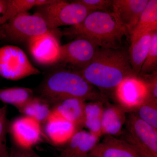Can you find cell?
<instances>
[{"mask_svg": "<svg viewBox=\"0 0 157 157\" xmlns=\"http://www.w3.org/2000/svg\"><path fill=\"white\" fill-rule=\"evenodd\" d=\"M157 31V1L149 0L130 36L131 42L144 34Z\"/></svg>", "mask_w": 157, "mask_h": 157, "instance_id": "ac0fdd59", "label": "cell"}, {"mask_svg": "<svg viewBox=\"0 0 157 157\" xmlns=\"http://www.w3.org/2000/svg\"><path fill=\"white\" fill-rule=\"evenodd\" d=\"M39 93L40 98L52 106L69 98L105 103L107 100L79 73L70 69H59L48 74L40 86Z\"/></svg>", "mask_w": 157, "mask_h": 157, "instance_id": "7a4b0ae2", "label": "cell"}, {"mask_svg": "<svg viewBox=\"0 0 157 157\" xmlns=\"http://www.w3.org/2000/svg\"><path fill=\"white\" fill-rule=\"evenodd\" d=\"M149 0H113L112 13L130 38Z\"/></svg>", "mask_w": 157, "mask_h": 157, "instance_id": "7c38bea8", "label": "cell"}, {"mask_svg": "<svg viewBox=\"0 0 157 157\" xmlns=\"http://www.w3.org/2000/svg\"><path fill=\"white\" fill-rule=\"evenodd\" d=\"M50 105L40 97H34L19 111L24 116L36 121L40 124L44 123L50 115Z\"/></svg>", "mask_w": 157, "mask_h": 157, "instance_id": "603a6c76", "label": "cell"}, {"mask_svg": "<svg viewBox=\"0 0 157 157\" xmlns=\"http://www.w3.org/2000/svg\"><path fill=\"white\" fill-rule=\"evenodd\" d=\"M48 27L55 30L63 26H74L82 22L92 11L80 3L62 0H54L52 3L37 7Z\"/></svg>", "mask_w": 157, "mask_h": 157, "instance_id": "277c9868", "label": "cell"}, {"mask_svg": "<svg viewBox=\"0 0 157 157\" xmlns=\"http://www.w3.org/2000/svg\"><path fill=\"white\" fill-rule=\"evenodd\" d=\"M67 36L90 41L98 48H122L123 39L128 37L125 29L112 13L94 11L77 25L67 28Z\"/></svg>", "mask_w": 157, "mask_h": 157, "instance_id": "3957f363", "label": "cell"}, {"mask_svg": "<svg viewBox=\"0 0 157 157\" xmlns=\"http://www.w3.org/2000/svg\"><path fill=\"white\" fill-rule=\"evenodd\" d=\"M9 132L13 144L21 148H33L42 140L41 124L26 116L16 118L9 122Z\"/></svg>", "mask_w": 157, "mask_h": 157, "instance_id": "9c48e42d", "label": "cell"}, {"mask_svg": "<svg viewBox=\"0 0 157 157\" xmlns=\"http://www.w3.org/2000/svg\"><path fill=\"white\" fill-rule=\"evenodd\" d=\"M104 107L102 118V135L119 136L126 120V110L120 105L108 103Z\"/></svg>", "mask_w": 157, "mask_h": 157, "instance_id": "e0dca14e", "label": "cell"}, {"mask_svg": "<svg viewBox=\"0 0 157 157\" xmlns=\"http://www.w3.org/2000/svg\"><path fill=\"white\" fill-rule=\"evenodd\" d=\"M0 39H1V37H0Z\"/></svg>", "mask_w": 157, "mask_h": 157, "instance_id": "d6a6232c", "label": "cell"}, {"mask_svg": "<svg viewBox=\"0 0 157 157\" xmlns=\"http://www.w3.org/2000/svg\"><path fill=\"white\" fill-rule=\"evenodd\" d=\"M89 153L92 157H143L135 147L122 138L104 135Z\"/></svg>", "mask_w": 157, "mask_h": 157, "instance_id": "4fadbf2b", "label": "cell"}, {"mask_svg": "<svg viewBox=\"0 0 157 157\" xmlns=\"http://www.w3.org/2000/svg\"><path fill=\"white\" fill-rule=\"evenodd\" d=\"M138 77L142 78L146 83L148 94L147 101L157 103V72Z\"/></svg>", "mask_w": 157, "mask_h": 157, "instance_id": "83f0119b", "label": "cell"}, {"mask_svg": "<svg viewBox=\"0 0 157 157\" xmlns=\"http://www.w3.org/2000/svg\"><path fill=\"white\" fill-rule=\"evenodd\" d=\"M40 73L19 47L11 45L0 47V76L3 78L14 81Z\"/></svg>", "mask_w": 157, "mask_h": 157, "instance_id": "52a82bcc", "label": "cell"}, {"mask_svg": "<svg viewBox=\"0 0 157 157\" xmlns=\"http://www.w3.org/2000/svg\"><path fill=\"white\" fill-rule=\"evenodd\" d=\"M98 48L87 39L76 38L61 45L59 62L67 65L73 71L79 72L93 60Z\"/></svg>", "mask_w": 157, "mask_h": 157, "instance_id": "ba28073f", "label": "cell"}, {"mask_svg": "<svg viewBox=\"0 0 157 157\" xmlns=\"http://www.w3.org/2000/svg\"><path fill=\"white\" fill-rule=\"evenodd\" d=\"M54 0H8L7 9L0 17V25L17 14L27 12L34 7H40L50 4Z\"/></svg>", "mask_w": 157, "mask_h": 157, "instance_id": "7402d4cb", "label": "cell"}, {"mask_svg": "<svg viewBox=\"0 0 157 157\" xmlns=\"http://www.w3.org/2000/svg\"><path fill=\"white\" fill-rule=\"evenodd\" d=\"M7 110L0 117V157H9L10 152L7 146V133L9 122L7 117Z\"/></svg>", "mask_w": 157, "mask_h": 157, "instance_id": "484cf974", "label": "cell"}, {"mask_svg": "<svg viewBox=\"0 0 157 157\" xmlns=\"http://www.w3.org/2000/svg\"><path fill=\"white\" fill-rule=\"evenodd\" d=\"M9 157H42L35 152L33 148L25 149L18 147L12 144Z\"/></svg>", "mask_w": 157, "mask_h": 157, "instance_id": "f1b7e54d", "label": "cell"}, {"mask_svg": "<svg viewBox=\"0 0 157 157\" xmlns=\"http://www.w3.org/2000/svg\"><path fill=\"white\" fill-rule=\"evenodd\" d=\"M78 73L105 97L107 93L115 94L117 88L125 78L135 76L128 50L124 48H98L91 62Z\"/></svg>", "mask_w": 157, "mask_h": 157, "instance_id": "6da1fadb", "label": "cell"}, {"mask_svg": "<svg viewBox=\"0 0 157 157\" xmlns=\"http://www.w3.org/2000/svg\"><path fill=\"white\" fill-rule=\"evenodd\" d=\"M34 97L33 91L29 88L12 87L0 89V101L14 106L18 110Z\"/></svg>", "mask_w": 157, "mask_h": 157, "instance_id": "44dd1931", "label": "cell"}, {"mask_svg": "<svg viewBox=\"0 0 157 157\" xmlns=\"http://www.w3.org/2000/svg\"><path fill=\"white\" fill-rule=\"evenodd\" d=\"M55 30L48 27L45 21L38 12H28L17 14L0 25L1 39L6 38L17 42H29L31 39Z\"/></svg>", "mask_w": 157, "mask_h": 157, "instance_id": "5b68a950", "label": "cell"}, {"mask_svg": "<svg viewBox=\"0 0 157 157\" xmlns=\"http://www.w3.org/2000/svg\"><path fill=\"white\" fill-rule=\"evenodd\" d=\"M114 95L120 106L132 112L147 101L148 94L143 79L134 76L122 82L117 88Z\"/></svg>", "mask_w": 157, "mask_h": 157, "instance_id": "30bf717a", "label": "cell"}, {"mask_svg": "<svg viewBox=\"0 0 157 157\" xmlns=\"http://www.w3.org/2000/svg\"><path fill=\"white\" fill-rule=\"evenodd\" d=\"M100 137L84 130H78L66 144L58 157L87 156L99 142Z\"/></svg>", "mask_w": 157, "mask_h": 157, "instance_id": "9a60e30c", "label": "cell"}, {"mask_svg": "<svg viewBox=\"0 0 157 157\" xmlns=\"http://www.w3.org/2000/svg\"><path fill=\"white\" fill-rule=\"evenodd\" d=\"M82 157H92L90 156L89 155H88L87 156H86Z\"/></svg>", "mask_w": 157, "mask_h": 157, "instance_id": "1f68e13d", "label": "cell"}, {"mask_svg": "<svg viewBox=\"0 0 157 157\" xmlns=\"http://www.w3.org/2000/svg\"><path fill=\"white\" fill-rule=\"evenodd\" d=\"M104 104L98 101H89L85 104L83 127L90 133L99 137L103 135L102 118Z\"/></svg>", "mask_w": 157, "mask_h": 157, "instance_id": "ffe728a7", "label": "cell"}, {"mask_svg": "<svg viewBox=\"0 0 157 157\" xmlns=\"http://www.w3.org/2000/svg\"><path fill=\"white\" fill-rule=\"evenodd\" d=\"M131 112L157 130V103L145 101Z\"/></svg>", "mask_w": 157, "mask_h": 157, "instance_id": "cb8c5ba5", "label": "cell"}, {"mask_svg": "<svg viewBox=\"0 0 157 157\" xmlns=\"http://www.w3.org/2000/svg\"><path fill=\"white\" fill-rule=\"evenodd\" d=\"M157 31H156L153 34L148 53L138 76L148 75L157 72Z\"/></svg>", "mask_w": 157, "mask_h": 157, "instance_id": "d4e9b609", "label": "cell"}, {"mask_svg": "<svg viewBox=\"0 0 157 157\" xmlns=\"http://www.w3.org/2000/svg\"><path fill=\"white\" fill-rule=\"evenodd\" d=\"M154 32L144 34L137 40L131 42L128 49L129 59L135 76H138L140 73L141 67L148 53Z\"/></svg>", "mask_w": 157, "mask_h": 157, "instance_id": "d6986e66", "label": "cell"}, {"mask_svg": "<svg viewBox=\"0 0 157 157\" xmlns=\"http://www.w3.org/2000/svg\"><path fill=\"white\" fill-rule=\"evenodd\" d=\"M7 110V107L6 105H5L4 107H0V117L3 114V113Z\"/></svg>", "mask_w": 157, "mask_h": 157, "instance_id": "4dcf8cb0", "label": "cell"}, {"mask_svg": "<svg viewBox=\"0 0 157 157\" xmlns=\"http://www.w3.org/2000/svg\"><path fill=\"white\" fill-rule=\"evenodd\" d=\"M124 140L138 151L143 157H157V130L131 112L127 116Z\"/></svg>", "mask_w": 157, "mask_h": 157, "instance_id": "8992f818", "label": "cell"}, {"mask_svg": "<svg viewBox=\"0 0 157 157\" xmlns=\"http://www.w3.org/2000/svg\"><path fill=\"white\" fill-rule=\"evenodd\" d=\"M86 102L78 98H67L53 105L52 111L75 125L80 130V128L83 127Z\"/></svg>", "mask_w": 157, "mask_h": 157, "instance_id": "2e32d148", "label": "cell"}, {"mask_svg": "<svg viewBox=\"0 0 157 157\" xmlns=\"http://www.w3.org/2000/svg\"><path fill=\"white\" fill-rule=\"evenodd\" d=\"M29 48L36 62L42 65L59 62L61 45L55 31L31 39Z\"/></svg>", "mask_w": 157, "mask_h": 157, "instance_id": "8fae6325", "label": "cell"}, {"mask_svg": "<svg viewBox=\"0 0 157 157\" xmlns=\"http://www.w3.org/2000/svg\"><path fill=\"white\" fill-rule=\"evenodd\" d=\"M45 124L46 136L57 146L67 144L74 133L79 130L75 125L52 111Z\"/></svg>", "mask_w": 157, "mask_h": 157, "instance_id": "5bb4252c", "label": "cell"}, {"mask_svg": "<svg viewBox=\"0 0 157 157\" xmlns=\"http://www.w3.org/2000/svg\"><path fill=\"white\" fill-rule=\"evenodd\" d=\"M8 0H0V17L5 13L7 9Z\"/></svg>", "mask_w": 157, "mask_h": 157, "instance_id": "f546056e", "label": "cell"}, {"mask_svg": "<svg viewBox=\"0 0 157 157\" xmlns=\"http://www.w3.org/2000/svg\"><path fill=\"white\" fill-rule=\"evenodd\" d=\"M92 12L112 13L113 0H76Z\"/></svg>", "mask_w": 157, "mask_h": 157, "instance_id": "4316f807", "label": "cell"}]
</instances>
